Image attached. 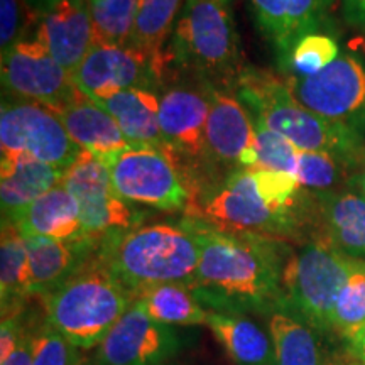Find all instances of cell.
Masks as SVG:
<instances>
[{
    "mask_svg": "<svg viewBox=\"0 0 365 365\" xmlns=\"http://www.w3.org/2000/svg\"><path fill=\"white\" fill-rule=\"evenodd\" d=\"M200 262L191 291L210 312L269 314L284 309V269L293 250L281 239L228 232L193 218Z\"/></svg>",
    "mask_w": 365,
    "mask_h": 365,
    "instance_id": "6da1fadb",
    "label": "cell"
},
{
    "mask_svg": "<svg viewBox=\"0 0 365 365\" xmlns=\"http://www.w3.org/2000/svg\"><path fill=\"white\" fill-rule=\"evenodd\" d=\"M95 257L135 294L145 287L170 282L193 284L200 244L191 220L154 223L105 237Z\"/></svg>",
    "mask_w": 365,
    "mask_h": 365,
    "instance_id": "7a4b0ae2",
    "label": "cell"
},
{
    "mask_svg": "<svg viewBox=\"0 0 365 365\" xmlns=\"http://www.w3.org/2000/svg\"><path fill=\"white\" fill-rule=\"evenodd\" d=\"M235 86L254 124L282 135L299 150L330 153L352 164L362 156L364 134L317 115L272 73L245 68Z\"/></svg>",
    "mask_w": 365,
    "mask_h": 365,
    "instance_id": "3957f363",
    "label": "cell"
},
{
    "mask_svg": "<svg viewBox=\"0 0 365 365\" xmlns=\"http://www.w3.org/2000/svg\"><path fill=\"white\" fill-rule=\"evenodd\" d=\"M46 322L81 350L97 349L130 304L134 294L102 264L93 261L41 296Z\"/></svg>",
    "mask_w": 365,
    "mask_h": 365,
    "instance_id": "277c9868",
    "label": "cell"
},
{
    "mask_svg": "<svg viewBox=\"0 0 365 365\" xmlns=\"http://www.w3.org/2000/svg\"><path fill=\"white\" fill-rule=\"evenodd\" d=\"M173 58L217 83L237 85L242 51L228 0H186L171 39Z\"/></svg>",
    "mask_w": 365,
    "mask_h": 365,
    "instance_id": "5b68a950",
    "label": "cell"
},
{
    "mask_svg": "<svg viewBox=\"0 0 365 365\" xmlns=\"http://www.w3.org/2000/svg\"><path fill=\"white\" fill-rule=\"evenodd\" d=\"M355 259L346 257L325 237L308 240L291 254L284 269V309L325 335L333 331V309Z\"/></svg>",
    "mask_w": 365,
    "mask_h": 365,
    "instance_id": "8992f818",
    "label": "cell"
},
{
    "mask_svg": "<svg viewBox=\"0 0 365 365\" xmlns=\"http://www.w3.org/2000/svg\"><path fill=\"white\" fill-rule=\"evenodd\" d=\"M196 218L228 232L255 234L272 239L298 237L312 215L281 212L262 198L250 170L230 173L203 200Z\"/></svg>",
    "mask_w": 365,
    "mask_h": 365,
    "instance_id": "52a82bcc",
    "label": "cell"
},
{
    "mask_svg": "<svg viewBox=\"0 0 365 365\" xmlns=\"http://www.w3.org/2000/svg\"><path fill=\"white\" fill-rule=\"evenodd\" d=\"M112 186L125 203H140L158 210H182L190 191L178 171L171 153L153 148H129L102 159Z\"/></svg>",
    "mask_w": 365,
    "mask_h": 365,
    "instance_id": "ba28073f",
    "label": "cell"
},
{
    "mask_svg": "<svg viewBox=\"0 0 365 365\" xmlns=\"http://www.w3.org/2000/svg\"><path fill=\"white\" fill-rule=\"evenodd\" d=\"M2 156H29L66 171L81 154L58 113L34 102H4L0 110Z\"/></svg>",
    "mask_w": 365,
    "mask_h": 365,
    "instance_id": "9c48e42d",
    "label": "cell"
},
{
    "mask_svg": "<svg viewBox=\"0 0 365 365\" xmlns=\"http://www.w3.org/2000/svg\"><path fill=\"white\" fill-rule=\"evenodd\" d=\"M304 107L330 122L365 132V63L352 53L340 54L317 75L287 81Z\"/></svg>",
    "mask_w": 365,
    "mask_h": 365,
    "instance_id": "30bf717a",
    "label": "cell"
},
{
    "mask_svg": "<svg viewBox=\"0 0 365 365\" xmlns=\"http://www.w3.org/2000/svg\"><path fill=\"white\" fill-rule=\"evenodd\" d=\"M63 185L80 205L85 237L103 240L117 232L139 227L140 213L118 198L105 163L88 150H81L65 171Z\"/></svg>",
    "mask_w": 365,
    "mask_h": 365,
    "instance_id": "8fae6325",
    "label": "cell"
},
{
    "mask_svg": "<svg viewBox=\"0 0 365 365\" xmlns=\"http://www.w3.org/2000/svg\"><path fill=\"white\" fill-rule=\"evenodd\" d=\"M2 83L17 97L54 112L83 95L73 75L36 39H22L2 53Z\"/></svg>",
    "mask_w": 365,
    "mask_h": 365,
    "instance_id": "7c38bea8",
    "label": "cell"
},
{
    "mask_svg": "<svg viewBox=\"0 0 365 365\" xmlns=\"http://www.w3.org/2000/svg\"><path fill=\"white\" fill-rule=\"evenodd\" d=\"M180 336L173 327L154 322L134 301L100 341L91 364L173 365L182 349Z\"/></svg>",
    "mask_w": 365,
    "mask_h": 365,
    "instance_id": "4fadbf2b",
    "label": "cell"
},
{
    "mask_svg": "<svg viewBox=\"0 0 365 365\" xmlns=\"http://www.w3.org/2000/svg\"><path fill=\"white\" fill-rule=\"evenodd\" d=\"M161 70L132 46L93 44L73 78L88 98H100L130 88L154 90Z\"/></svg>",
    "mask_w": 365,
    "mask_h": 365,
    "instance_id": "5bb4252c",
    "label": "cell"
},
{
    "mask_svg": "<svg viewBox=\"0 0 365 365\" xmlns=\"http://www.w3.org/2000/svg\"><path fill=\"white\" fill-rule=\"evenodd\" d=\"M207 158L239 170L257 168V132L247 108L239 98L207 85Z\"/></svg>",
    "mask_w": 365,
    "mask_h": 365,
    "instance_id": "9a60e30c",
    "label": "cell"
},
{
    "mask_svg": "<svg viewBox=\"0 0 365 365\" xmlns=\"http://www.w3.org/2000/svg\"><path fill=\"white\" fill-rule=\"evenodd\" d=\"M36 41H39L70 75H75L95 44L88 2L49 0L39 11Z\"/></svg>",
    "mask_w": 365,
    "mask_h": 365,
    "instance_id": "2e32d148",
    "label": "cell"
},
{
    "mask_svg": "<svg viewBox=\"0 0 365 365\" xmlns=\"http://www.w3.org/2000/svg\"><path fill=\"white\" fill-rule=\"evenodd\" d=\"M26 239V237H24ZM100 242L90 237L73 240L26 239L29 255V296H44L93 261Z\"/></svg>",
    "mask_w": 365,
    "mask_h": 365,
    "instance_id": "e0dca14e",
    "label": "cell"
},
{
    "mask_svg": "<svg viewBox=\"0 0 365 365\" xmlns=\"http://www.w3.org/2000/svg\"><path fill=\"white\" fill-rule=\"evenodd\" d=\"M207 95L190 88H173L159 100V125L173 153L207 156Z\"/></svg>",
    "mask_w": 365,
    "mask_h": 365,
    "instance_id": "ac0fdd59",
    "label": "cell"
},
{
    "mask_svg": "<svg viewBox=\"0 0 365 365\" xmlns=\"http://www.w3.org/2000/svg\"><path fill=\"white\" fill-rule=\"evenodd\" d=\"M255 22L287 59L293 46L318 31L333 0H249Z\"/></svg>",
    "mask_w": 365,
    "mask_h": 365,
    "instance_id": "d6986e66",
    "label": "cell"
},
{
    "mask_svg": "<svg viewBox=\"0 0 365 365\" xmlns=\"http://www.w3.org/2000/svg\"><path fill=\"white\" fill-rule=\"evenodd\" d=\"M314 196L322 237L346 257L365 261V195L340 190Z\"/></svg>",
    "mask_w": 365,
    "mask_h": 365,
    "instance_id": "ffe728a7",
    "label": "cell"
},
{
    "mask_svg": "<svg viewBox=\"0 0 365 365\" xmlns=\"http://www.w3.org/2000/svg\"><path fill=\"white\" fill-rule=\"evenodd\" d=\"M11 222L26 239L73 240L85 237L80 205L63 182L19 210Z\"/></svg>",
    "mask_w": 365,
    "mask_h": 365,
    "instance_id": "44dd1931",
    "label": "cell"
},
{
    "mask_svg": "<svg viewBox=\"0 0 365 365\" xmlns=\"http://www.w3.org/2000/svg\"><path fill=\"white\" fill-rule=\"evenodd\" d=\"M91 100L110 113L132 148H153L173 153L159 125L161 97H158L154 90L130 88Z\"/></svg>",
    "mask_w": 365,
    "mask_h": 365,
    "instance_id": "7402d4cb",
    "label": "cell"
},
{
    "mask_svg": "<svg viewBox=\"0 0 365 365\" xmlns=\"http://www.w3.org/2000/svg\"><path fill=\"white\" fill-rule=\"evenodd\" d=\"M56 113L73 143L100 159L132 148L110 113L86 95H81Z\"/></svg>",
    "mask_w": 365,
    "mask_h": 365,
    "instance_id": "603a6c76",
    "label": "cell"
},
{
    "mask_svg": "<svg viewBox=\"0 0 365 365\" xmlns=\"http://www.w3.org/2000/svg\"><path fill=\"white\" fill-rule=\"evenodd\" d=\"M65 171L29 156H2L0 203L2 218H11L41 195L61 185Z\"/></svg>",
    "mask_w": 365,
    "mask_h": 365,
    "instance_id": "cb8c5ba5",
    "label": "cell"
},
{
    "mask_svg": "<svg viewBox=\"0 0 365 365\" xmlns=\"http://www.w3.org/2000/svg\"><path fill=\"white\" fill-rule=\"evenodd\" d=\"M267 330L272 340L274 365H331L325 346L328 335L294 313L287 309L272 313Z\"/></svg>",
    "mask_w": 365,
    "mask_h": 365,
    "instance_id": "d4e9b609",
    "label": "cell"
},
{
    "mask_svg": "<svg viewBox=\"0 0 365 365\" xmlns=\"http://www.w3.org/2000/svg\"><path fill=\"white\" fill-rule=\"evenodd\" d=\"M207 327L235 365H274L271 333L245 314L210 312Z\"/></svg>",
    "mask_w": 365,
    "mask_h": 365,
    "instance_id": "484cf974",
    "label": "cell"
},
{
    "mask_svg": "<svg viewBox=\"0 0 365 365\" xmlns=\"http://www.w3.org/2000/svg\"><path fill=\"white\" fill-rule=\"evenodd\" d=\"M134 301L154 322L168 327L207 325V308L200 303L190 286L180 282L158 284L140 289Z\"/></svg>",
    "mask_w": 365,
    "mask_h": 365,
    "instance_id": "4316f807",
    "label": "cell"
},
{
    "mask_svg": "<svg viewBox=\"0 0 365 365\" xmlns=\"http://www.w3.org/2000/svg\"><path fill=\"white\" fill-rule=\"evenodd\" d=\"M29 296V255L24 235L11 220L2 218L0 240V303L2 317L21 313Z\"/></svg>",
    "mask_w": 365,
    "mask_h": 365,
    "instance_id": "83f0119b",
    "label": "cell"
},
{
    "mask_svg": "<svg viewBox=\"0 0 365 365\" xmlns=\"http://www.w3.org/2000/svg\"><path fill=\"white\" fill-rule=\"evenodd\" d=\"M181 9V0H140L137 11L134 31H132L129 46L139 49L153 59L163 70L164 46L168 43L175 26L178 12Z\"/></svg>",
    "mask_w": 365,
    "mask_h": 365,
    "instance_id": "f1b7e54d",
    "label": "cell"
},
{
    "mask_svg": "<svg viewBox=\"0 0 365 365\" xmlns=\"http://www.w3.org/2000/svg\"><path fill=\"white\" fill-rule=\"evenodd\" d=\"M333 331L346 345L365 335V261H355L336 298Z\"/></svg>",
    "mask_w": 365,
    "mask_h": 365,
    "instance_id": "f546056e",
    "label": "cell"
},
{
    "mask_svg": "<svg viewBox=\"0 0 365 365\" xmlns=\"http://www.w3.org/2000/svg\"><path fill=\"white\" fill-rule=\"evenodd\" d=\"M140 0H90L95 44L127 46Z\"/></svg>",
    "mask_w": 365,
    "mask_h": 365,
    "instance_id": "4dcf8cb0",
    "label": "cell"
},
{
    "mask_svg": "<svg viewBox=\"0 0 365 365\" xmlns=\"http://www.w3.org/2000/svg\"><path fill=\"white\" fill-rule=\"evenodd\" d=\"M354 164L330 153H312L299 150L294 176L304 190L314 193L331 191L333 186L341 182L346 170Z\"/></svg>",
    "mask_w": 365,
    "mask_h": 365,
    "instance_id": "1f68e13d",
    "label": "cell"
},
{
    "mask_svg": "<svg viewBox=\"0 0 365 365\" xmlns=\"http://www.w3.org/2000/svg\"><path fill=\"white\" fill-rule=\"evenodd\" d=\"M340 56V48L335 38L330 34L313 31L303 36L298 43L293 46L287 63L294 76L303 78V76L317 75L327 66H330L336 58Z\"/></svg>",
    "mask_w": 365,
    "mask_h": 365,
    "instance_id": "d6a6232c",
    "label": "cell"
},
{
    "mask_svg": "<svg viewBox=\"0 0 365 365\" xmlns=\"http://www.w3.org/2000/svg\"><path fill=\"white\" fill-rule=\"evenodd\" d=\"M31 365H85V355L80 346L44 323L34 331Z\"/></svg>",
    "mask_w": 365,
    "mask_h": 365,
    "instance_id": "836d02e7",
    "label": "cell"
},
{
    "mask_svg": "<svg viewBox=\"0 0 365 365\" xmlns=\"http://www.w3.org/2000/svg\"><path fill=\"white\" fill-rule=\"evenodd\" d=\"M255 132H257V168L294 175L299 149L282 135L259 124H255Z\"/></svg>",
    "mask_w": 365,
    "mask_h": 365,
    "instance_id": "e575fe53",
    "label": "cell"
},
{
    "mask_svg": "<svg viewBox=\"0 0 365 365\" xmlns=\"http://www.w3.org/2000/svg\"><path fill=\"white\" fill-rule=\"evenodd\" d=\"M31 21V7L26 0H0V48L2 53L22 41Z\"/></svg>",
    "mask_w": 365,
    "mask_h": 365,
    "instance_id": "d590c367",
    "label": "cell"
},
{
    "mask_svg": "<svg viewBox=\"0 0 365 365\" xmlns=\"http://www.w3.org/2000/svg\"><path fill=\"white\" fill-rule=\"evenodd\" d=\"M22 333H24V327H22L21 313L2 317V327H0V362L6 360L16 350Z\"/></svg>",
    "mask_w": 365,
    "mask_h": 365,
    "instance_id": "8d00e7d4",
    "label": "cell"
},
{
    "mask_svg": "<svg viewBox=\"0 0 365 365\" xmlns=\"http://www.w3.org/2000/svg\"><path fill=\"white\" fill-rule=\"evenodd\" d=\"M33 336L34 331L24 330L22 333L19 344H17L16 350L9 355L6 360H2L0 365H31L33 364Z\"/></svg>",
    "mask_w": 365,
    "mask_h": 365,
    "instance_id": "74e56055",
    "label": "cell"
},
{
    "mask_svg": "<svg viewBox=\"0 0 365 365\" xmlns=\"http://www.w3.org/2000/svg\"><path fill=\"white\" fill-rule=\"evenodd\" d=\"M341 14L350 26L365 29V0H341Z\"/></svg>",
    "mask_w": 365,
    "mask_h": 365,
    "instance_id": "f35d334b",
    "label": "cell"
},
{
    "mask_svg": "<svg viewBox=\"0 0 365 365\" xmlns=\"http://www.w3.org/2000/svg\"><path fill=\"white\" fill-rule=\"evenodd\" d=\"M349 354L359 365H365V335L360 336L355 344L349 345Z\"/></svg>",
    "mask_w": 365,
    "mask_h": 365,
    "instance_id": "ab89813d",
    "label": "cell"
},
{
    "mask_svg": "<svg viewBox=\"0 0 365 365\" xmlns=\"http://www.w3.org/2000/svg\"><path fill=\"white\" fill-rule=\"evenodd\" d=\"M360 186H362V193L365 195V166H364V173H362V178H360Z\"/></svg>",
    "mask_w": 365,
    "mask_h": 365,
    "instance_id": "60d3db41",
    "label": "cell"
},
{
    "mask_svg": "<svg viewBox=\"0 0 365 365\" xmlns=\"http://www.w3.org/2000/svg\"><path fill=\"white\" fill-rule=\"evenodd\" d=\"M350 355V354H349ZM339 365H359L357 362H355V360H354V357H352V355H350V360H346V362H344V364H339Z\"/></svg>",
    "mask_w": 365,
    "mask_h": 365,
    "instance_id": "b9f144b4",
    "label": "cell"
},
{
    "mask_svg": "<svg viewBox=\"0 0 365 365\" xmlns=\"http://www.w3.org/2000/svg\"><path fill=\"white\" fill-rule=\"evenodd\" d=\"M34 2H36V4H38V6H39L41 9H43V7L46 6V4H48V2H49V0H34Z\"/></svg>",
    "mask_w": 365,
    "mask_h": 365,
    "instance_id": "7bdbcfd3",
    "label": "cell"
},
{
    "mask_svg": "<svg viewBox=\"0 0 365 365\" xmlns=\"http://www.w3.org/2000/svg\"><path fill=\"white\" fill-rule=\"evenodd\" d=\"M86 2H88V0H86Z\"/></svg>",
    "mask_w": 365,
    "mask_h": 365,
    "instance_id": "ee69618b",
    "label": "cell"
},
{
    "mask_svg": "<svg viewBox=\"0 0 365 365\" xmlns=\"http://www.w3.org/2000/svg\"><path fill=\"white\" fill-rule=\"evenodd\" d=\"M88 2H90V0H88Z\"/></svg>",
    "mask_w": 365,
    "mask_h": 365,
    "instance_id": "f6af8a7d",
    "label": "cell"
},
{
    "mask_svg": "<svg viewBox=\"0 0 365 365\" xmlns=\"http://www.w3.org/2000/svg\"><path fill=\"white\" fill-rule=\"evenodd\" d=\"M91 365H93V364H91Z\"/></svg>",
    "mask_w": 365,
    "mask_h": 365,
    "instance_id": "bcb514c9",
    "label": "cell"
}]
</instances>
